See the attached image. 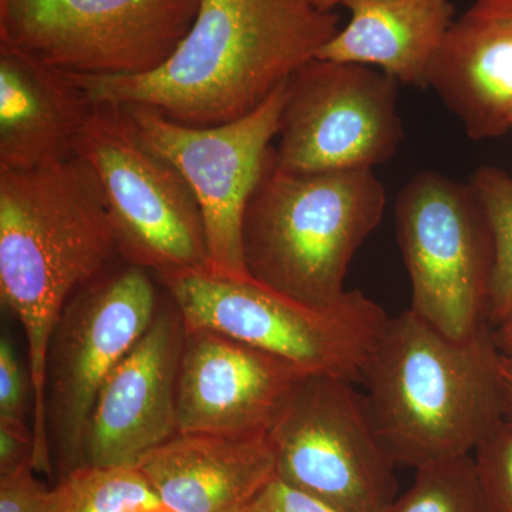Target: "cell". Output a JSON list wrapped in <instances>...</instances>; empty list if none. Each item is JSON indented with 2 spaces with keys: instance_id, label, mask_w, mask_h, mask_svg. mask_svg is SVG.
Instances as JSON below:
<instances>
[{
  "instance_id": "obj_1",
  "label": "cell",
  "mask_w": 512,
  "mask_h": 512,
  "mask_svg": "<svg viewBox=\"0 0 512 512\" xmlns=\"http://www.w3.org/2000/svg\"><path fill=\"white\" fill-rule=\"evenodd\" d=\"M119 242L103 191L79 157L0 168V299L28 343L35 436L33 468L53 477L46 420V362L66 303L106 272Z\"/></svg>"
},
{
  "instance_id": "obj_2",
  "label": "cell",
  "mask_w": 512,
  "mask_h": 512,
  "mask_svg": "<svg viewBox=\"0 0 512 512\" xmlns=\"http://www.w3.org/2000/svg\"><path fill=\"white\" fill-rule=\"evenodd\" d=\"M339 29L338 13L311 0H200L187 36L156 72L76 79L93 104H140L178 123L217 126L262 106Z\"/></svg>"
},
{
  "instance_id": "obj_3",
  "label": "cell",
  "mask_w": 512,
  "mask_h": 512,
  "mask_svg": "<svg viewBox=\"0 0 512 512\" xmlns=\"http://www.w3.org/2000/svg\"><path fill=\"white\" fill-rule=\"evenodd\" d=\"M498 357L490 326L456 340L410 309L390 318L362 384L396 466L473 456L504 421Z\"/></svg>"
},
{
  "instance_id": "obj_4",
  "label": "cell",
  "mask_w": 512,
  "mask_h": 512,
  "mask_svg": "<svg viewBox=\"0 0 512 512\" xmlns=\"http://www.w3.org/2000/svg\"><path fill=\"white\" fill-rule=\"evenodd\" d=\"M386 204L373 170L298 173L276 163L272 148L242 220L248 275L309 305H332Z\"/></svg>"
},
{
  "instance_id": "obj_5",
  "label": "cell",
  "mask_w": 512,
  "mask_h": 512,
  "mask_svg": "<svg viewBox=\"0 0 512 512\" xmlns=\"http://www.w3.org/2000/svg\"><path fill=\"white\" fill-rule=\"evenodd\" d=\"M185 329H207L279 357L306 376L362 384L389 323L383 306L360 289L332 305H309L254 278L208 272L164 279Z\"/></svg>"
},
{
  "instance_id": "obj_6",
  "label": "cell",
  "mask_w": 512,
  "mask_h": 512,
  "mask_svg": "<svg viewBox=\"0 0 512 512\" xmlns=\"http://www.w3.org/2000/svg\"><path fill=\"white\" fill-rule=\"evenodd\" d=\"M76 157L99 181L128 264L160 281L208 272L207 232L194 192L167 158L147 146L123 106L93 104Z\"/></svg>"
},
{
  "instance_id": "obj_7",
  "label": "cell",
  "mask_w": 512,
  "mask_h": 512,
  "mask_svg": "<svg viewBox=\"0 0 512 512\" xmlns=\"http://www.w3.org/2000/svg\"><path fill=\"white\" fill-rule=\"evenodd\" d=\"M355 386L329 376L296 384L266 433L276 478L339 512H386L399 497L397 466Z\"/></svg>"
},
{
  "instance_id": "obj_8",
  "label": "cell",
  "mask_w": 512,
  "mask_h": 512,
  "mask_svg": "<svg viewBox=\"0 0 512 512\" xmlns=\"http://www.w3.org/2000/svg\"><path fill=\"white\" fill-rule=\"evenodd\" d=\"M396 234L412 282L410 311L448 338L487 328L493 242L470 184L426 170L396 201Z\"/></svg>"
},
{
  "instance_id": "obj_9",
  "label": "cell",
  "mask_w": 512,
  "mask_h": 512,
  "mask_svg": "<svg viewBox=\"0 0 512 512\" xmlns=\"http://www.w3.org/2000/svg\"><path fill=\"white\" fill-rule=\"evenodd\" d=\"M200 0H0V43L86 79L156 72Z\"/></svg>"
},
{
  "instance_id": "obj_10",
  "label": "cell",
  "mask_w": 512,
  "mask_h": 512,
  "mask_svg": "<svg viewBox=\"0 0 512 512\" xmlns=\"http://www.w3.org/2000/svg\"><path fill=\"white\" fill-rule=\"evenodd\" d=\"M157 312L148 271L130 264L116 274L104 272L64 306L46 362L47 433L60 477L84 466L87 430L101 387Z\"/></svg>"
},
{
  "instance_id": "obj_11",
  "label": "cell",
  "mask_w": 512,
  "mask_h": 512,
  "mask_svg": "<svg viewBox=\"0 0 512 512\" xmlns=\"http://www.w3.org/2000/svg\"><path fill=\"white\" fill-rule=\"evenodd\" d=\"M403 137L396 80L315 57L286 82L275 160L298 173L373 170L396 156Z\"/></svg>"
},
{
  "instance_id": "obj_12",
  "label": "cell",
  "mask_w": 512,
  "mask_h": 512,
  "mask_svg": "<svg viewBox=\"0 0 512 512\" xmlns=\"http://www.w3.org/2000/svg\"><path fill=\"white\" fill-rule=\"evenodd\" d=\"M286 82L248 116L191 126L140 106H123L148 147L185 178L204 217L210 268L218 278H249L242 255V220L278 136Z\"/></svg>"
},
{
  "instance_id": "obj_13",
  "label": "cell",
  "mask_w": 512,
  "mask_h": 512,
  "mask_svg": "<svg viewBox=\"0 0 512 512\" xmlns=\"http://www.w3.org/2000/svg\"><path fill=\"white\" fill-rule=\"evenodd\" d=\"M177 306L157 312L147 332L114 367L90 419L84 466H137L178 434L177 380L184 345Z\"/></svg>"
},
{
  "instance_id": "obj_14",
  "label": "cell",
  "mask_w": 512,
  "mask_h": 512,
  "mask_svg": "<svg viewBox=\"0 0 512 512\" xmlns=\"http://www.w3.org/2000/svg\"><path fill=\"white\" fill-rule=\"evenodd\" d=\"M303 377L285 360L247 343L214 330L185 329L178 433L266 434Z\"/></svg>"
},
{
  "instance_id": "obj_15",
  "label": "cell",
  "mask_w": 512,
  "mask_h": 512,
  "mask_svg": "<svg viewBox=\"0 0 512 512\" xmlns=\"http://www.w3.org/2000/svg\"><path fill=\"white\" fill-rule=\"evenodd\" d=\"M433 90L473 141L512 131V0H474L431 63Z\"/></svg>"
},
{
  "instance_id": "obj_16",
  "label": "cell",
  "mask_w": 512,
  "mask_h": 512,
  "mask_svg": "<svg viewBox=\"0 0 512 512\" xmlns=\"http://www.w3.org/2000/svg\"><path fill=\"white\" fill-rule=\"evenodd\" d=\"M173 512H241L276 478L268 434H175L137 464Z\"/></svg>"
},
{
  "instance_id": "obj_17",
  "label": "cell",
  "mask_w": 512,
  "mask_h": 512,
  "mask_svg": "<svg viewBox=\"0 0 512 512\" xmlns=\"http://www.w3.org/2000/svg\"><path fill=\"white\" fill-rule=\"evenodd\" d=\"M92 107L76 77L0 43V168L76 157Z\"/></svg>"
},
{
  "instance_id": "obj_18",
  "label": "cell",
  "mask_w": 512,
  "mask_h": 512,
  "mask_svg": "<svg viewBox=\"0 0 512 512\" xmlns=\"http://www.w3.org/2000/svg\"><path fill=\"white\" fill-rule=\"evenodd\" d=\"M348 25L318 59L363 64L399 84L427 89V76L456 19L451 0H350Z\"/></svg>"
},
{
  "instance_id": "obj_19",
  "label": "cell",
  "mask_w": 512,
  "mask_h": 512,
  "mask_svg": "<svg viewBox=\"0 0 512 512\" xmlns=\"http://www.w3.org/2000/svg\"><path fill=\"white\" fill-rule=\"evenodd\" d=\"M53 512H173L137 466H83L50 488Z\"/></svg>"
},
{
  "instance_id": "obj_20",
  "label": "cell",
  "mask_w": 512,
  "mask_h": 512,
  "mask_svg": "<svg viewBox=\"0 0 512 512\" xmlns=\"http://www.w3.org/2000/svg\"><path fill=\"white\" fill-rule=\"evenodd\" d=\"M468 184L480 201L493 242L487 322L494 329L512 312V175L483 165Z\"/></svg>"
},
{
  "instance_id": "obj_21",
  "label": "cell",
  "mask_w": 512,
  "mask_h": 512,
  "mask_svg": "<svg viewBox=\"0 0 512 512\" xmlns=\"http://www.w3.org/2000/svg\"><path fill=\"white\" fill-rule=\"evenodd\" d=\"M386 512H485L473 456L416 470L412 487Z\"/></svg>"
},
{
  "instance_id": "obj_22",
  "label": "cell",
  "mask_w": 512,
  "mask_h": 512,
  "mask_svg": "<svg viewBox=\"0 0 512 512\" xmlns=\"http://www.w3.org/2000/svg\"><path fill=\"white\" fill-rule=\"evenodd\" d=\"M485 512H512V423L503 421L473 453Z\"/></svg>"
},
{
  "instance_id": "obj_23",
  "label": "cell",
  "mask_w": 512,
  "mask_h": 512,
  "mask_svg": "<svg viewBox=\"0 0 512 512\" xmlns=\"http://www.w3.org/2000/svg\"><path fill=\"white\" fill-rule=\"evenodd\" d=\"M28 386L12 342L0 340V429L30 431L26 421Z\"/></svg>"
},
{
  "instance_id": "obj_24",
  "label": "cell",
  "mask_w": 512,
  "mask_h": 512,
  "mask_svg": "<svg viewBox=\"0 0 512 512\" xmlns=\"http://www.w3.org/2000/svg\"><path fill=\"white\" fill-rule=\"evenodd\" d=\"M33 466L0 476V512H53L50 488Z\"/></svg>"
},
{
  "instance_id": "obj_25",
  "label": "cell",
  "mask_w": 512,
  "mask_h": 512,
  "mask_svg": "<svg viewBox=\"0 0 512 512\" xmlns=\"http://www.w3.org/2000/svg\"><path fill=\"white\" fill-rule=\"evenodd\" d=\"M241 512H339L274 478Z\"/></svg>"
},
{
  "instance_id": "obj_26",
  "label": "cell",
  "mask_w": 512,
  "mask_h": 512,
  "mask_svg": "<svg viewBox=\"0 0 512 512\" xmlns=\"http://www.w3.org/2000/svg\"><path fill=\"white\" fill-rule=\"evenodd\" d=\"M498 379H500L504 421L512 423V355L500 353V357H498Z\"/></svg>"
},
{
  "instance_id": "obj_27",
  "label": "cell",
  "mask_w": 512,
  "mask_h": 512,
  "mask_svg": "<svg viewBox=\"0 0 512 512\" xmlns=\"http://www.w3.org/2000/svg\"><path fill=\"white\" fill-rule=\"evenodd\" d=\"M495 348L503 355H512V312L500 323L491 329Z\"/></svg>"
},
{
  "instance_id": "obj_28",
  "label": "cell",
  "mask_w": 512,
  "mask_h": 512,
  "mask_svg": "<svg viewBox=\"0 0 512 512\" xmlns=\"http://www.w3.org/2000/svg\"><path fill=\"white\" fill-rule=\"evenodd\" d=\"M311 2L313 6H316L322 12H335L339 6L345 8L346 3L350 2V0H311Z\"/></svg>"
}]
</instances>
